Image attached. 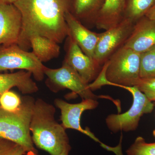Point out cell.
<instances>
[{
    "label": "cell",
    "mask_w": 155,
    "mask_h": 155,
    "mask_svg": "<svg viewBox=\"0 0 155 155\" xmlns=\"http://www.w3.org/2000/svg\"><path fill=\"white\" fill-rule=\"evenodd\" d=\"M74 1L18 0L14 5L21 13L22 22L18 45L28 51L29 38L35 35L62 43L69 35L65 15L71 12Z\"/></svg>",
    "instance_id": "1"
},
{
    "label": "cell",
    "mask_w": 155,
    "mask_h": 155,
    "mask_svg": "<svg viewBox=\"0 0 155 155\" xmlns=\"http://www.w3.org/2000/svg\"><path fill=\"white\" fill-rule=\"evenodd\" d=\"M56 109L41 99L35 101L29 126L34 144L51 155L72 148L65 128L55 119Z\"/></svg>",
    "instance_id": "2"
},
{
    "label": "cell",
    "mask_w": 155,
    "mask_h": 155,
    "mask_svg": "<svg viewBox=\"0 0 155 155\" xmlns=\"http://www.w3.org/2000/svg\"><path fill=\"white\" fill-rule=\"evenodd\" d=\"M35 101L29 96L22 97L20 107L14 112L0 106V137L22 146L26 155H38L29 129Z\"/></svg>",
    "instance_id": "3"
},
{
    "label": "cell",
    "mask_w": 155,
    "mask_h": 155,
    "mask_svg": "<svg viewBox=\"0 0 155 155\" xmlns=\"http://www.w3.org/2000/svg\"><path fill=\"white\" fill-rule=\"evenodd\" d=\"M140 54L124 45L117 50L104 64L105 84L120 87L136 86L140 79Z\"/></svg>",
    "instance_id": "4"
},
{
    "label": "cell",
    "mask_w": 155,
    "mask_h": 155,
    "mask_svg": "<svg viewBox=\"0 0 155 155\" xmlns=\"http://www.w3.org/2000/svg\"><path fill=\"white\" fill-rule=\"evenodd\" d=\"M133 96L130 109L122 114H110L106 119L109 130L114 133L119 131L130 132L136 130L140 120L144 114H150L154 109L153 104L136 86H122Z\"/></svg>",
    "instance_id": "5"
},
{
    "label": "cell",
    "mask_w": 155,
    "mask_h": 155,
    "mask_svg": "<svg viewBox=\"0 0 155 155\" xmlns=\"http://www.w3.org/2000/svg\"><path fill=\"white\" fill-rule=\"evenodd\" d=\"M45 75L47 76L46 84L54 92L68 89L73 93L78 95L83 99L97 100L98 98H107L112 100L107 96L97 95L94 94L87 84L81 77L76 71L63 62L62 66L58 69H51L46 67Z\"/></svg>",
    "instance_id": "6"
},
{
    "label": "cell",
    "mask_w": 155,
    "mask_h": 155,
    "mask_svg": "<svg viewBox=\"0 0 155 155\" xmlns=\"http://www.w3.org/2000/svg\"><path fill=\"white\" fill-rule=\"evenodd\" d=\"M46 67L32 52L22 49L17 44L0 45V71L25 70L31 73L35 80L41 81Z\"/></svg>",
    "instance_id": "7"
},
{
    "label": "cell",
    "mask_w": 155,
    "mask_h": 155,
    "mask_svg": "<svg viewBox=\"0 0 155 155\" xmlns=\"http://www.w3.org/2000/svg\"><path fill=\"white\" fill-rule=\"evenodd\" d=\"M134 23L124 19L119 24L101 33L93 59L101 66L117 50L122 47L130 36Z\"/></svg>",
    "instance_id": "8"
},
{
    "label": "cell",
    "mask_w": 155,
    "mask_h": 155,
    "mask_svg": "<svg viewBox=\"0 0 155 155\" xmlns=\"http://www.w3.org/2000/svg\"><path fill=\"white\" fill-rule=\"evenodd\" d=\"M54 104L61 110V125L65 129H74L83 133L99 143L104 149L110 150V147L100 141L89 129H83L81 125V117L83 112L94 110L99 105V103L97 100L83 99L77 104H70L61 99H56L54 100Z\"/></svg>",
    "instance_id": "9"
},
{
    "label": "cell",
    "mask_w": 155,
    "mask_h": 155,
    "mask_svg": "<svg viewBox=\"0 0 155 155\" xmlns=\"http://www.w3.org/2000/svg\"><path fill=\"white\" fill-rule=\"evenodd\" d=\"M66 41V54L63 62L75 69L89 84L99 75L102 70L101 65L85 54L72 37L67 36Z\"/></svg>",
    "instance_id": "10"
},
{
    "label": "cell",
    "mask_w": 155,
    "mask_h": 155,
    "mask_svg": "<svg viewBox=\"0 0 155 155\" xmlns=\"http://www.w3.org/2000/svg\"><path fill=\"white\" fill-rule=\"evenodd\" d=\"M22 25V15L14 4L0 3V45H18Z\"/></svg>",
    "instance_id": "11"
},
{
    "label": "cell",
    "mask_w": 155,
    "mask_h": 155,
    "mask_svg": "<svg viewBox=\"0 0 155 155\" xmlns=\"http://www.w3.org/2000/svg\"><path fill=\"white\" fill-rule=\"evenodd\" d=\"M124 46L141 54L155 46V20L146 16L134 23Z\"/></svg>",
    "instance_id": "12"
},
{
    "label": "cell",
    "mask_w": 155,
    "mask_h": 155,
    "mask_svg": "<svg viewBox=\"0 0 155 155\" xmlns=\"http://www.w3.org/2000/svg\"><path fill=\"white\" fill-rule=\"evenodd\" d=\"M65 19L69 30L68 36L72 38L85 54L93 59L101 33L90 30L70 11L66 13Z\"/></svg>",
    "instance_id": "13"
},
{
    "label": "cell",
    "mask_w": 155,
    "mask_h": 155,
    "mask_svg": "<svg viewBox=\"0 0 155 155\" xmlns=\"http://www.w3.org/2000/svg\"><path fill=\"white\" fill-rule=\"evenodd\" d=\"M125 0H105L97 15L94 26L107 30L119 24L124 19Z\"/></svg>",
    "instance_id": "14"
},
{
    "label": "cell",
    "mask_w": 155,
    "mask_h": 155,
    "mask_svg": "<svg viewBox=\"0 0 155 155\" xmlns=\"http://www.w3.org/2000/svg\"><path fill=\"white\" fill-rule=\"evenodd\" d=\"M32 75L30 72L23 70L14 73H0V97L14 87H17L23 94L37 92L38 87L31 78Z\"/></svg>",
    "instance_id": "15"
},
{
    "label": "cell",
    "mask_w": 155,
    "mask_h": 155,
    "mask_svg": "<svg viewBox=\"0 0 155 155\" xmlns=\"http://www.w3.org/2000/svg\"><path fill=\"white\" fill-rule=\"evenodd\" d=\"M105 0H75L71 13L84 25H94L99 12Z\"/></svg>",
    "instance_id": "16"
},
{
    "label": "cell",
    "mask_w": 155,
    "mask_h": 155,
    "mask_svg": "<svg viewBox=\"0 0 155 155\" xmlns=\"http://www.w3.org/2000/svg\"><path fill=\"white\" fill-rule=\"evenodd\" d=\"M29 42L32 52L41 63L58 58L60 54L58 43L45 37L35 35L31 37Z\"/></svg>",
    "instance_id": "17"
},
{
    "label": "cell",
    "mask_w": 155,
    "mask_h": 155,
    "mask_svg": "<svg viewBox=\"0 0 155 155\" xmlns=\"http://www.w3.org/2000/svg\"><path fill=\"white\" fill-rule=\"evenodd\" d=\"M155 5V0H125L124 19L135 23Z\"/></svg>",
    "instance_id": "18"
},
{
    "label": "cell",
    "mask_w": 155,
    "mask_h": 155,
    "mask_svg": "<svg viewBox=\"0 0 155 155\" xmlns=\"http://www.w3.org/2000/svg\"><path fill=\"white\" fill-rule=\"evenodd\" d=\"M140 78H155V46L140 54Z\"/></svg>",
    "instance_id": "19"
},
{
    "label": "cell",
    "mask_w": 155,
    "mask_h": 155,
    "mask_svg": "<svg viewBox=\"0 0 155 155\" xmlns=\"http://www.w3.org/2000/svg\"><path fill=\"white\" fill-rule=\"evenodd\" d=\"M127 155H155V142L148 143L138 136L126 151Z\"/></svg>",
    "instance_id": "20"
},
{
    "label": "cell",
    "mask_w": 155,
    "mask_h": 155,
    "mask_svg": "<svg viewBox=\"0 0 155 155\" xmlns=\"http://www.w3.org/2000/svg\"><path fill=\"white\" fill-rule=\"evenodd\" d=\"M22 104V98L14 91H8L0 97V106L4 110L10 112L17 111Z\"/></svg>",
    "instance_id": "21"
},
{
    "label": "cell",
    "mask_w": 155,
    "mask_h": 155,
    "mask_svg": "<svg viewBox=\"0 0 155 155\" xmlns=\"http://www.w3.org/2000/svg\"><path fill=\"white\" fill-rule=\"evenodd\" d=\"M26 155L22 146L11 140L0 137V155Z\"/></svg>",
    "instance_id": "22"
},
{
    "label": "cell",
    "mask_w": 155,
    "mask_h": 155,
    "mask_svg": "<svg viewBox=\"0 0 155 155\" xmlns=\"http://www.w3.org/2000/svg\"><path fill=\"white\" fill-rule=\"evenodd\" d=\"M135 86L143 93L150 101H155V78L148 79L140 78Z\"/></svg>",
    "instance_id": "23"
},
{
    "label": "cell",
    "mask_w": 155,
    "mask_h": 155,
    "mask_svg": "<svg viewBox=\"0 0 155 155\" xmlns=\"http://www.w3.org/2000/svg\"><path fill=\"white\" fill-rule=\"evenodd\" d=\"M145 16L150 19L155 20V5L146 14Z\"/></svg>",
    "instance_id": "24"
},
{
    "label": "cell",
    "mask_w": 155,
    "mask_h": 155,
    "mask_svg": "<svg viewBox=\"0 0 155 155\" xmlns=\"http://www.w3.org/2000/svg\"><path fill=\"white\" fill-rule=\"evenodd\" d=\"M18 0H0V3L4 4H14Z\"/></svg>",
    "instance_id": "25"
},
{
    "label": "cell",
    "mask_w": 155,
    "mask_h": 155,
    "mask_svg": "<svg viewBox=\"0 0 155 155\" xmlns=\"http://www.w3.org/2000/svg\"><path fill=\"white\" fill-rule=\"evenodd\" d=\"M71 148H68L64 151L61 154L59 155H69V152L71 150Z\"/></svg>",
    "instance_id": "26"
},
{
    "label": "cell",
    "mask_w": 155,
    "mask_h": 155,
    "mask_svg": "<svg viewBox=\"0 0 155 155\" xmlns=\"http://www.w3.org/2000/svg\"><path fill=\"white\" fill-rule=\"evenodd\" d=\"M153 136L154 137V138L155 139V129H154V130H153Z\"/></svg>",
    "instance_id": "27"
}]
</instances>
